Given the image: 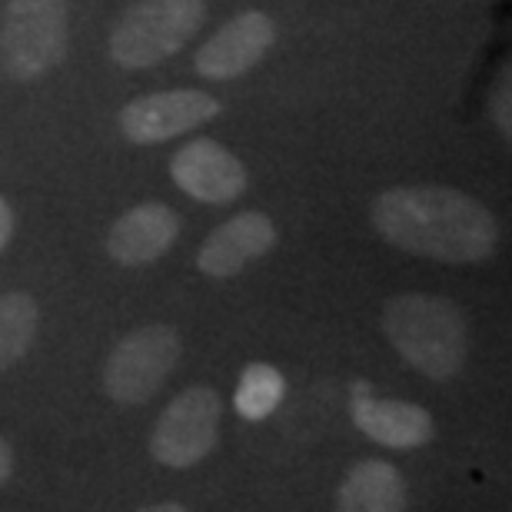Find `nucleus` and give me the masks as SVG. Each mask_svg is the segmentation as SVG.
<instances>
[{"mask_svg":"<svg viewBox=\"0 0 512 512\" xmlns=\"http://www.w3.org/2000/svg\"><path fill=\"white\" fill-rule=\"evenodd\" d=\"M389 247L439 263H486L499 247V220L486 203L453 187H393L370 207Z\"/></svg>","mask_w":512,"mask_h":512,"instance_id":"1","label":"nucleus"},{"mask_svg":"<svg viewBox=\"0 0 512 512\" xmlns=\"http://www.w3.org/2000/svg\"><path fill=\"white\" fill-rule=\"evenodd\" d=\"M383 333L393 350L433 383L453 380L469 360L466 313L446 296L399 293L386 300Z\"/></svg>","mask_w":512,"mask_h":512,"instance_id":"2","label":"nucleus"},{"mask_svg":"<svg viewBox=\"0 0 512 512\" xmlns=\"http://www.w3.org/2000/svg\"><path fill=\"white\" fill-rule=\"evenodd\" d=\"M203 20V0H137L110 30V60L124 70L157 67L190 44Z\"/></svg>","mask_w":512,"mask_h":512,"instance_id":"3","label":"nucleus"},{"mask_svg":"<svg viewBox=\"0 0 512 512\" xmlns=\"http://www.w3.org/2000/svg\"><path fill=\"white\" fill-rule=\"evenodd\" d=\"M70 47L67 0H7L0 24V67L10 80L47 77Z\"/></svg>","mask_w":512,"mask_h":512,"instance_id":"4","label":"nucleus"},{"mask_svg":"<svg viewBox=\"0 0 512 512\" xmlns=\"http://www.w3.org/2000/svg\"><path fill=\"white\" fill-rule=\"evenodd\" d=\"M180 333L167 323H147L120 336L107 356L104 389L120 406H143L160 393L180 363Z\"/></svg>","mask_w":512,"mask_h":512,"instance_id":"5","label":"nucleus"},{"mask_svg":"<svg viewBox=\"0 0 512 512\" xmlns=\"http://www.w3.org/2000/svg\"><path fill=\"white\" fill-rule=\"evenodd\" d=\"M223 399L213 386H187L157 416L150 433V453L167 469L203 463L220 439Z\"/></svg>","mask_w":512,"mask_h":512,"instance_id":"6","label":"nucleus"},{"mask_svg":"<svg viewBox=\"0 0 512 512\" xmlns=\"http://www.w3.org/2000/svg\"><path fill=\"white\" fill-rule=\"evenodd\" d=\"M220 114V100L203 94V90H160V94L137 97L120 110L117 124L120 133L137 143V147H153L167 143L193 127L210 124Z\"/></svg>","mask_w":512,"mask_h":512,"instance_id":"7","label":"nucleus"},{"mask_svg":"<svg viewBox=\"0 0 512 512\" xmlns=\"http://www.w3.org/2000/svg\"><path fill=\"white\" fill-rule=\"evenodd\" d=\"M170 177L187 197L223 207L247 193V167L223 143L200 137L190 140L170 157Z\"/></svg>","mask_w":512,"mask_h":512,"instance_id":"8","label":"nucleus"},{"mask_svg":"<svg viewBox=\"0 0 512 512\" xmlns=\"http://www.w3.org/2000/svg\"><path fill=\"white\" fill-rule=\"evenodd\" d=\"M276 40V24L263 10H247L227 20L207 44L197 50L193 67L207 80H237L266 57Z\"/></svg>","mask_w":512,"mask_h":512,"instance_id":"9","label":"nucleus"},{"mask_svg":"<svg viewBox=\"0 0 512 512\" xmlns=\"http://www.w3.org/2000/svg\"><path fill=\"white\" fill-rule=\"evenodd\" d=\"M350 416L366 439L389 449H416L436 436L433 416L423 406L373 396V386L363 380L350 386Z\"/></svg>","mask_w":512,"mask_h":512,"instance_id":"10","label":"nucleus"},{"mask_svg":"<svg viewBox=\"0 0 512 512\" xmlns=\"http://www.w3.org/2000/svg\"><path fill=\"white\" fill-rule=\"evenodd\" d=\"M276 247L273 220L260 210H243L233 220L220 223L200 247L197 266L213 280H230L247 270V263L260 260Z\"/></svg>","mask_w":512,"mask_h":512,"instance_id":"11","label":"nucleus"},{"mask_svg":"<svg viewBox=\"0 0 512 512\" xmlns=\"http://www.w3.org/2000/svg\"><path fill=\"white\" fill-rule=\"evenodd\" d=\"M180 237V217L167 203H140L130 207L107 233V253L120 266H147L160 260Z\"/></svg>","mask_w":512,"mask_h":512,"instance_id":"12","label":"nucleus"},{"mask_svg":"<svg viewBox=\"0 0 512 512\" xmlns=\"http://www.w3.org/2000/svg\"><path fill=\"white\" fill-rule=\"evenodd\" d=\"M336 506L343 512H403L409 506L406 483L396 466L383 459H363L346 473Z\"/></svg>","mask_w":512,"mask_h":512,"instance_id":"13","label":"nucleus"},{"mask_svg":"<svg viewBox=\"0 0 512 512\" xmlns=\"http://www.w3.org/2000/svg\"><path fill=\"white\" fill-rule=\"evenodd\" d=\"M37 326L40 310L34 296L24 290L0 293V373L24 360L37 336Z\"/></svg>","mask_w":512,"mask_h":512,"instance_id":"14","label":"nucleus"},{"mask_svg":"<svg viewBox=\"0 0 512 512\" xmlns=\"http://www.w3.org/2000/svg\"><path fill=\"white\" fill-rule=\"evenodd\" d=\"M286 393V383L283 376L273 370V366L266 363H253L243 370L240 376V389H237V413L243 419H266L273 413L276 406H280V399Z\"/></svg>","mask_w":512,"mask_h":512,"instance_id":"15","label":"nucleus"},{"mask_svg":"<svg viewBox=\"0 0 512 512\" xmlns=\"http://www.w3.org/2000/svg\"><path fill=\"white\" fill-rule=\"evenodd\" d=\"M509 84H512L509 67H503V70H499V77L493 80V94H489V117H493V124L503 130V137H509V124H512V117H509Z\"/></svg>","mask_w":512,"mask_h":512,"instance_id":"16","label":"nucleus"},{"mask_svg":"<svg viewBox=\"0 0 512 512\" xmlns=\"http://www.w3.org/2000/svg\"><path fill=\"white\" fill-rule=\"evenodd\" d=\"M10 237H14V210H10V203L0 197V253H4Z\"/></svg>","mask_w":512,"mask_h":512,"instance_id":"17","label":"nucleus"},{"mask_svg":"<svg viewBox=\"0 0 512 512\" xmlns=\"http://www.w3.org/2000/svg\"><path fill=\"white\" fill-rule=\"evenodd\" d=\"M10 473H14V446H10L4 436H0V486L7 483Z\"/></svg>","mask_w":512,"mask_h":512,"instance_id":"18","label":"nucleus"}]
</instances>
